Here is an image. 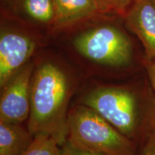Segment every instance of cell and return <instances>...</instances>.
Instances as JSON below:
<instances>
[{"label":"cell","instance_id":"obj_13","mask_svg":"<svg viewBox=\"0 0 155 155\" xmlns=\"http://www.w3.org/2000/svg\"><path fill=\"white\" fill-rule=\"evenodd\" d=\"M61 155H104V154L76 148V147H73L72 145H71L68 142H67L66 141V143L61 147Z\"/></svg>","mask_w":155,"mask_h":155},{"label":"cell","instance_id":"obj_8","mask_svg":"<svg viewBox=\"0 0 155 155\" xmlns=\"http://www.w3.org/2000/svg\"><path fill=\"white\" fill-rule=\"evenodd\" d=\"M55 16L53 23L61 28L88 18L100 12L94 0H53Z\"/></svg>","mask_w":155,"mask_h":155},{"label":"cell","instance_id":"obj_3","mask_svg":"<svg viewBox=\"0 0 155 155\" xmlns=\"http://www.w3.org/2000/svg\"><path fill=\"white\" fill-rule=\"evenodd\" d=\"M129 139L139 126V104L129 89L120 86H101L89 92L82 101Z\"/></svg>","mask_w":155,"mask_h":155},{"label":"cell","instance_id":"obj_6","mask_svg":"<svg viewBox=\"0 0 155 155\" xmlns=\"http://www.w3.org/2000/svg\"><path fill=\"white\" fill-rule=\"evenodd\" d=\"M35 49L29 37L16 32H2L0 36V86L2 88L25 66Z\"/></svg>","mask_w":155,"mask_h":155},{"label":"cell","instance_id":"obj_11","mask_svg":"<svg viewBox=\"0 0 155 155\" xmlns=\"http://www.w3.org/2000/svg\"><path fill=\"white\" fill-rule=\"evenodd\" d=\"M61 147L55 139L48 134L35 136L30 147L20 155H61Z\"/></svg>","mask_w":155,"mask_h":155},{"label":"cell","instance_id":"obj_7","mask_svg":"<svg viewBox=\"0 0 155 155\" xmlns=\"http://www.w3.org/2000/svg\"><path fill=\"white\" fill-rule=\"evenodd\" d=\"M127 20L142 42L147 59L155 61V0H136Z\"/></svg>","mask_w":155,"mask_h":155},{"label":"cell","instance_id":"obj_4","mask_svg":"<svg viewBox=\"0 0 155 155\" xmlns=\"http://www.w3.org/2000/svg\"><path fill=\"white\" fill-rule=\"evenodd\" d=\"M73 45L83 57L108 66H124L132 57L129 39L111 25L97 27L83 32L74 39Z\"/></svg>","mask_w":155,"mask_h":155},{"label":"cell","instance_id":"obj_15","mask_svg":"<svg viewBox=\"0 0 155 155\" xmlns=\"http://www.w3.org/2000/svg\"><path fill=\"white\" fill-rule=\"evenodd\" d=\"M147 71L152 86L155 91V61H150V64L147 67Z\"/></svg>","mask_w":155,"mask_h":155},{"label":"cell","instance_id":"obj_9","mask_svg":"<svg viewBox=\"0 0 155 155\" xmlns=\"http://www.w3.org/2000/svg\"><path fill=\"white\" fill-rule=\"evenodd\" d=\"M34 138L20 124L0 121V155H20L30 147Z\"/></svg>","mask_w":155,"mask_h":155},{"label":"cell","instance_id":"obj_2","mask_svg":"<svg viewBox=\"0 0 155 155\" xmlns=\"http://www.w3.org/2000/svg\"><path fill=\"white\" fill-rule=\"evenodd\" d=\"M67 142L104 155H139L131 139L88 106L77 105L68 112Z\"/></svg>","mask_w":155,"mask_h":155},{"label":"cell","instance_id":"obj_14","mask_svg":"<svg viewBox=\"0 0 155 155\" xmlns=\"http://www.w3.org/2000/svg\"><path fill=\"white\" fill-rule=\"evenodd\" d=\"M139 155H155V125L147 138L142 151Z\"/></svg>","mask_w":155,"mask_h":155},{"label":"cell","instance_id":"obj_5","mask_svg":"<svg viewBox=\"0 0 155 155\" xmlns=\"http://www.w3.org/2000/svg\"><path fill=\"white\" fill-rule=\"evenodd\" d=\"M33 73L32 65H25L2 88L0 121L20 124L30 117Z\"/></svg>","mask_w":155,"mask_h":155},{"label":"cell","instance_id":"obj_12","mask_svg":"<svg viewBox=\"0 0 155 155\" xmlns=\"http://www.w3.org/2000/svg\"><path fill=\"white\" fill-rule=\"evenodd\" d=\"M100 12L121 13L132 0H94Z\"/></svg>","mask_w":155,"mask_h":155},{"label":"cell","instance_id":"obj_10","mask_svg":"<svg viewBox=\"0 0 155 155\" xmlns=\"http://www.w3.org/2000/svg\"><path fill=\"white\" fill-rule=\"evenodd\" d=\"M25 12L38 22H53L55 8L53 0H23Z\"/></svg>","mask_w":155,"mask_h":155},{"label":"cell","instance_id":"obj_1","mask_svg":"<svg viewBox=\"0 0 155 155\" xmlns=\"http://www.w3.org/2000/svg\"><path fill=\"white\" fill-rule=\"evenodd\" d=\"M71 95V81L59 65L45 62L34 71L28 127L34 137L45 134L61 147L66 143Z\"/></svg>","mask_w":155,"mask_h":155}]
</instances>
